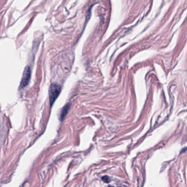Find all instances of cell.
<instances>
[{
    "label": "cell",
    "instance_id": "cell-1",
    "mask_svg": "<svg viewBox=\"0 0 187 187\" xmlns=\"http://www.w3.org/2000/svg\"><path fill=\"white\" fill-rule=\"evenodd\" d=\"M61 91V86L57 83H53L51 86L49 92V98L51 105L55 102L56 99L59 96Z\"/></svg>",
    "mask_w": 187,
    "mask_h": 187
},
{
    "label": "cell",
    "instance_id": "cell-2",
    "mask_svg": "<svg viewBox=\"0 0 187 187\" xmlns=\"http://www.w3.org/2000/svg\"><path fill=\"white\" fill-rule=\"evenodd\" d=\"M31 70L30 67L26 66L24 70L23 77H22V81L20 83V87L23 88L25 86H26L30 79Z\"/></svg>",
    "mask_w": 187,
    "mask_h": 187
},
{
    "label": "cell",
    "instance_id": "cell-3",
    "mask_svg": "<svg viewBox=\"0 0 187 187\" xmlns=\"http://www.w3.org/2000/svg\"><path fill=\"white\" fill-rule=\"evenodd\" d=\"M70 108V104L68 103L67 105H65L64 107L62 108V110L61 111V121H63L64 118H65V117L66 116V115L67 114L68 111L69 110Z\"/></svg>",
    "mask_w": 187,
    "mask_h": 187
},
{
    "label": "cell",
    "instance_id": "cell-4",
    "mask_svg": "<svg viewBox=\"0 0 187 187\" xmlns=\"http://www.w3.org/2000/svg\"><path fill=\"white\" fill-rule=\"evenodd\" d=\"M103 181L105 182H109V178L107 176H104L103 177Z\"/></svg>",
    "mask_w": 187,
    "mask_h": 187
}]
</instances>
